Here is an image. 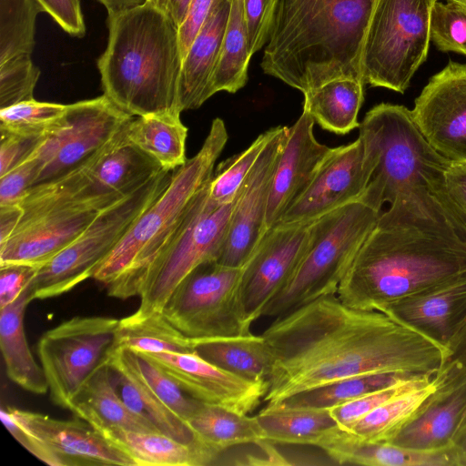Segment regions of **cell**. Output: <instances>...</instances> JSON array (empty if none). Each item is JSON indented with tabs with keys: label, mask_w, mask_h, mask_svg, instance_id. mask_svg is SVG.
Masks as SVG:
<instances>
[{
	"label": "cell",
	"mask_w": 466,
	"mask_h": 466,
	"mask_svg": "<svg viewBox=\"0 0 466 466\" xmlns=\"http://www.w3.org/2000/svg\"><path fill=\"white\" fill-rule=\"evenodd\" d=\"M40 70L30 54H22L0 63V109L34 99Z\"/></svg>",
	"instance_id": "f6af8a7d"
},
{
	"label": "cell",
	"mask_w": 466,
	"mask_h": 466,
	"mask_svg": "<svg viewBox=\"0 0 466 466\" xmlns=\"http://www.w3.org/2000/svg\"><path fill=\"white\" fill-rule=\"evenodd\" d=\"M38 268L20 263L0 265V308L11 304L22 294Z\"/></svg>",
	"instance_id": "f5cc1de1"
},
{
	"label": "cell",
	"mask_w": 466,
	"mask_h": 466,
	"mask_svg": "<svg viewBox=\"0 0 466 466\" xmlns=\"http://www.w3.org/2000/svg\"><path fill=\"white\" fill-rule=\"evenodd\" d=\"M32 300L27 287L14 302L0 308V347L10 380L27 391L45 394L47 380L29 349L24 328L25 310Z\"/></svg>",
	"instance_id": "83f0119b"
},
{
	"label": "cell",
	"mask_w": 466,
	"mask_h": 466,
	"mask_svg": "<svg viewBox=\"0 0 466 466\" xmlns=\"http://www.w3.org/2000/svg\"><path fill=\"white\" fill-rule=\"evenodd\" d=\"M195 352L208 362L243 379L268 380L271 358L262 335L196 339Z\"/></svg>",
	"instance_id": "d590c367"
},
{
	"label": "cell",
	"mask_w": 466,
	"mask_h": 466,
	"mask_svg": "<svg viewBox=\"0 0 466 466\" xmlns=\"http://www.w3.org/2000/svg\"><path fill=\"white\" fill-rule=\"evenodd\" d=\"M102 434L127 451L136 466H204L215 461L198 444H186L160 432L114 429Z\"/></svg>",
	"instance_id": "4dcf8cb0"
},
{
	"label": "cell",
	"mask_w": 466,
	"mask_h": 466,
	"mask_svg": "<svg viewBox=\"0 0 466 466\" xmlns=\"http://www.w3.org/2000/svg\"><path fill=\"white\" fill-rule=\"evenodd\" d=\"M435 391L431 379L391 398L342 430L350 440L356 442H390L425 408Z\"/></svg>",
	"instance_id": "d6a6232c"
},
{
	"label": "cell",
	"mask_w": 466,
	"mask_h": 466,
	"mask_svg": "<svg viewBox=\"0 0 466 466\" xmlns=\"http://www.w3.org/2000/svg\"><path fill=\"white\" fill-rule=\"evenodd\" d=\"M379 311L445 348L466 315V278L394 300Z\"/></svg>",
	"instance_id": "7402d4cb"
},
{
	"label": "cell",
	"mask_w": 466,
	"mask_h": 466,
	"mask_svg": "<svg viewBox=\"0 0 466 466\" xmlns=\"http://www.w3.org/2000/svg\"><path fill=\"white\" fill-rule=\"evenodd\" d=\"M339 464L367 466H457L451 449L423 451L390 442H356L339 428L322 449Z\"/></svg>",
	"instance_id": "f1b7e54d"
},
{
	"label": "cell",
	"mask_w": 466,
	"mask_h": 466,
	"mask_svg": "<svg viewBox=\"0 0 466 466\" xmlns=\"http://www.w3.org/2000/svg\"><path fill=\"white\" fill-rule=\"evenodd\" d=\"M108 365L116 392L134 413L160 433L186 444H198L187 422L147 387L118 349L112 351Z\"/></svg>",
	"instance_id": "484cf974"
},
{
	"label": "cell",
	"mask_w": 466,
	"mask_h": 466,
	"mask_svg": "<svg viewBox=\"0 0 466 466\" xmlns=\"http://www.w3.org/2000/svg\"><path fill=\"white\" fill-rule=\"evenodd\" d=\"M102 4L107 13L116 12L128 7L137 5L144 2V0H96Z\"/></svg>",
	"instance_id": "94428289"
},
{
	"label": "cell",
	"mask_w": 466,
	"mask_h": 466,
	"mask_svg": "<svg viewBox=\"0 0 466 466\" xmlns=\"http://www.w3.org/2000/svg\"><path fill=\"white\" fill-rule=\"evenodd\" d=\"M23 215L20 205L0 206V246L15 232Z\"/></svg>",
	"instance_id": "6f0895ef"
},
{
	"label": "cell",
	"mask_w": 466,
	"mask_h": 466,
	"mask_svg": "<svg viewBox=\"0 0 466 466\" xmlns=\"http://www.w3.org/2000/svg\"><path fill=\"white\" fill-rule=\"evenodd\" d=\"M0 177L31 157L48 136H31L0 129Z\"/></svg>",
	"instance_id": "f907efd6"
},
{
	"label": "cell",
	"mask_w": 466,
	"mask_h": 466,
	"mask_svg": "<svg viewBox=\"0 0 466 466\" xmlns=\"http://www.w3.org/2000/svg\"><path fill=\"white\" fill-rule=\"evenodd\" d=\"M43 12L69 35L83 37L86 25L80 0H36Z\"/></svg>",
	"instance_id": "816d5d0a"
},
{
	"label": "cell",
	"mask_w": 466,
	"mask_h": 466,
	"mask_svg": "<svg viewBox=\"0 0 466 466\" xmlns=\"http://www.w3.org/2000/svg\"><path fill=\"white\" fill-rule=\"evenodd\" d=\"M127 124L84 163L91 182L102 194L127 196L163 170L127 138Z\"/></svg>",
	"instance_id": "cb8c5ba5"
},
{
	"label": "cell",
	"mask_w": 466,
	"mask_h": 466,
	"mask_svg": "<svg viewBox=\"0 0 466 466\" xmlns=\"http://www.w3.org/2000/svg\"><path fill=\"white\" fill-rule=\"evenodd\" d=\"M231 0H216L182 63L179 103L197 109L212 96L211 77L222 46Z\"/></svg>",
	"instance_id": "603a6c76"
},
{
	"label": "cell",
	"mask_w": 466,
	"mask_h": 466,
	"mask_svg": "<svg viewBox=\"0 0 466 466\" xmlns=\"http://www.w3.org/2000/svg\"><path fill=\"white\" fill-rule=\"evenodd\" d=\"M147 387L187 421L203 404L186 393L152 359L142 352L117 348ZM115 350V349H114Z\"/></svg>",
	"instance_id": "60d3db41"
},
{
	"label": "cell",
	"mask_w": 466,
	"mask_h": 466,
	"mask_svg": "<svg viewBox=\"0 0 466 466\" xmlns=\"http://www.w3.org/2000/svg\"><path fill=\"white\" fill-rule=\"evenodd\" d=\"M273 132L274 127L269 128L260 134L248 147L219 163L209 181L210 199L225 204L236 198Z\"/></svg>",
	"instance_id": "7bdbcfd3"
},
{
	"label": "cell",
	"mask_w": 466,
	"mask_h": 466,
	"mask_svg": "<svg viewBox=\"0 0 466 466\" xmlns=\"http://www.w3.org/2000/svg\"><path fill=\"white\" fill-rule=\"evenodd\" d=\"M242 268L206 262L177 288L163 309L167 319L193 339L249 336L242 295Z\"/></svg>",
	"instance_id": "7c38bea8"
},
{
	"label": "cell",
	"mask_w": 466,
	"mask_h": 466,
	"mask_svg": "<svg viewBox=\"0 0 466 466\" xmlns=\"http://www.w3.org/2000/svg\"><path fill=\"white\" fill-rule=\"evenodd\" d=\"M228 136L224 121L213 119L199 151L173 171L162 193L131 225L96 270L110 297L138 295L140 282L180 229L198 193L211 179Z\"/></svg>",
	"instance_id": "5b68a950"
},
{
	"label": "cell",
	"mask_w": 466,
	"mask_h": 466,
	"mask_svg": "<svg viewBox=\"0 0 466 466\" xmlns=\"http://www.w3.org/2000/svg\"><path fill=\"white\" fill-rule=\"evenodd\" d=\"M311 222L268 229L242 267L241 295L250 325L262 317L266 306L294 273L307 248Z\"/></svg>",
	"instance_id": "2e32d148"
},
{
	"label": "cell",
	"mask_w": 466,
	"mask_h": 466,
	"mask_svg": "<svg viewBox=\"0 0 466 466\" xmlns=\"http://www.w3.org/2000/svg\"><path fill=\"white\" fill-rule=\"evenodd\" d=\"M444 186L449 202L466 225V162H451L444 173Z\"/></svg>",
	"instance_id": "db71d44e"
},
{
	"label": "cell",
	"mask_w": 466,
	"mask_h": 466,
	"mask_svg": "<svg viewBox=\"0 0 466 466\" xmlns=\"http://www.w3.org/2000/svg\"><path fill=\"white\" fill-rule=\"evenodd\" d=\"M435 1H439V0H435ZM446 1H451V2H456V3H460V4H464L465 0H446Z\"/></svg>",
	"instance_id": "6125c7cd"
},
{
	"label": "cell",
	"mask_w": 466,
	"mask_h": 466,
	"mask_svg": "<svg viewBox=\"0 0 466 466\" xmlns=\"http://www.w3.org/2000/svg\"><path fill=\"white\" fill-rule=\"evenodd\" d=\"M8 409L46 450L51 466H136L127 451L81 419L63 420L39 412Z\"/></svg>",
	"instance_id": "ffe728a7"
},
{
	"label": "cell",
	"mask_w": 466,
	"mask_h": 466,
	"mask_svg": "<svg viewBox=\"0 0 466 466\" xmlns=\"http://www.w3.org/2000/svg\"><path fill=\"white\" fill-rule=\"evenodd\" d=\"M118 322L111 317L76 316L41 336L37 354L56 405L67 410L85 380L109 360Z\"/></svg>",
	"instance_id": "4fadbf2b"
},
{
	"label": "cell",
	"mask_w": 466,
	"mask_h": 466,
	"mask_svg": "<svg viewBox=\"0 0 466 466\" xmlns=\"http://www.w3.org/2000/svg\"><path fill=\"white\" fill-rule=\"evenodd\" d=\"M107 27L96 61L104 95L131 116L181 114L178 27L147 1L107 13Z\"/></svg>",
	"instance_id": "277c9868"
},
{
	"label": "cell",
	"mask_w": 466,
	"mask_h": 466,
	"mask_svg": "<svg viewBox=\"0 0 466 466\" xmlns=\"http://www.w3.org/2000/svg\"><path fill=\"white\" fill-rule=\"evenodd\" d=\"M40 171L35 153L0 177V206L19 205L35 185Z\"/></svg>",
	"instance_id": "681fc988"
},
{
	"label": "cell",
	"mask_w": 466,
	"mask_h": 466,
	"mask_svg": "<svg viewBox=\"0 0 466 466\" xmlns=\"http://www.w3.org/2000/svg\"><path fill=\"white\" fill-rule=\"evenodd\" d=\"M359 130L364 159L372 172L367 189L382 204L426 190L461 221L445 191L444 173L451 162L429 144L411 110L380 103L366 113Z\"/></svg>",
	"instance_id": "8992f818"
},
{
	"label": "cell",
	"mask_w": 466,
	"mask_h": 466,
	"mask_svg": "<svg viewBox=\"0 0 466 466\" xmlns=\"http://www.w3.org/2000/svg\"><path fill=\"white\" fill-rule=\"evenodd\" d=\"M133 117L104 94L68 104L64 124L35 152L40 171L35 186L86 162Z\"/></svg>",
	"instance_id": "5bb4252c"
},
{
	"label": "cell",
	"mask_w": 466,
	"mask_h": 466,
	"mask_svg": "<svg viewBox=\"0 0 466 466\" xmlns=\"http://www.w3.org/2000/svg\"><path fill=\"white\" fill-rule=\"evenodd\" d=\"M216 0H192L187 15L178 28L183 59Z\"/></svg>",
	"instance_id": "11a10c76"
},
{
	"label": "cell",
	"mask_w": 466,
	"mask_h": 466,
	"mask_svg": "<svg viewBox=\"0 0 466 466\" xmlns=\"http://www.w3.org/2000/svg\"><path fill=\"white\" fill-rule=\"evenodd\" d=\"M162 11L179 28L183 24L192 0H144Z\"/></svg>",
	"instance_id": "680465c9"
},
{
	"label": "cell",
	"mask_w": 466,
	"mask_h": 466,
	"mask_svg": "<svg viewBox=\"0 0 466 466\" xmlns=\"http://www.w3.org/2000/svg\"><path fill=\"white\" fill-rule=\"evenodd\" d=\"M41 12L36 0H0V63L32 54L36 18Z\"/></svg>",
	"instance_id": "ab89813d"
},
{
	"label": "cell",
	"mask_w": 466,
	"mask_h": 466,
	"mask_svg": "<svg viewBox=\"0 0 466 466\" xmlns=\"http://www.w3.org/2000/svg\"><path fill=\"white\" fill-rule=\"evenodd\" d=\"M466 278V226L426 190L395 199L357 252L337 297L377 310Z\"/></svg>",
	"instance_id": "7a4b0ae2"
},
{
	"label": "cell",
	"mask_w": 466,
	"mask_h": 466,
	"mask_svg": "<svg viewBox=\"0 0 466 466\" xmlns=\"http://www.w3.org/2000/svg\"><path fill=\"white\" fill-rule=\"evenodd\" d=\"M431 380L436 391L429 399H441L466 383V315L445 346V356Z\"/></svg>",
	"instance_id": "bcb514c9"
},
{
	"label": "cell",
	"mask_w": 466,
	"mask_h": 466,
	"mask_svg": "<svg viewBox=\"0 0 466 466\" xmlns=\"http://www.w3.org/2000/svg\"><path fill=\"white\" fill-rule=\"evenodd\" d=\"M315 121L305 111L289 127L273 174L267 208L268 229L276 226L289 207L310 183L331 147L315 137Z\"/></svg>",
	"instance_id": "44dd1931"
},
{
	"label": "cell",
	"mask_w": 466,
	"mask_h": 466,
	"mask_svg": "<svg viewBox=\"0 0 466 466\" xmlns=\"http://www.w3.org/2000/svg\"><path fill=\"white\" fill-rule=\"evenodd\" d=\"M435 0H377L362 53L363 81L403 94L426 60Z\"/></svg>",
	"instance_id": "30bf717a"
},
{
	"label": "cell",
	"mask_w": 466,
	"mask_h": 466,
	"mask_svg": "<svg viewBox=\"0 0 466 466\" xmlns=\"http://www.w3.org/2000/svg\"><path fill=\"white\" fill-rule=\"evenodd\" d=\"M123 197L97 194L82 166L33 187L19 204L23 215L17 228L0 246V265L42 266Z\"/></svg>",
	"instance_id": "52a82bcc"
},
{
	"label": "cell",
	"mask_w": 466,
	"mask_h": 466,
	"mask_svg": "<svg viewBox=\"0 0 466 466\" xmlns=\"http://www.w3.org/2000/svg\"><path fill=\"white\" fill-rule=\"evenodd\" d=\"M271 366L265 407L339 380L380 372L433 376L445 348L385 313L319 298L280 316L261 334Z\"/></svg>",
	"instance_id": "6da1fadb"
},
{
	"label": "cell",
	"mask_w": 466,
	"mask_h": 466,
	"mask_svg": "<svg viewBox=\"0 0 466 466\" xmlns=\"http://www.w3.org/2000/svg\"><path fill=\"white\" fill-rule=\"evenodd\" d=\"M67 410L100 432L114 429L159 432L121 400L112 381L108 361L85 380L70 400Z\"/></svg>",
	"instance_id": "d4e9b609"
},
{
	"label": "cell",
	"mask_w": 466,
	"mask_h": 466,
	"mask_svg": "<svg viewBox=\"0 0 466 466\" xmlns=\"http://www.w3.org/2000/svg\"><path fill=\"white\" fill-rule=\"evenodd\" d=\"M279 0H244L248 46L251 56L269 39Z\"/></svg>",
	"instance_id": "c3c4849f"
},
{
	"label": "cell",
	"mask_w": 466,
	"mask_h": 466,
	"mask_svg": "<svg viewBox=\"0 0 466 466\" xmlns=\"http://www.w3.org/2000/svg\"><path fill=\"white\" fill-rule=\"evenodd\" d=\"M186 422L197 443L215 460L228 448L267 441L256 415L238 414L218 406L203 403Z\"/></svg>",
	"instance_id": "1f68e13d"
},
{
	"label": "cell",
	"mask_w": 466,
	"mask_h": 466,
	"mask_svg": "<svg viewBox=\"0 0 466 466\" xmlns=\"http://www.w3.org/2000/svg\"><path fill=\"white\" fill-rule=\"evenodd\" d=\"M465 411L466 383L441 399L428 400L390 442L423 451L450 449Z\"/></svg>",
	"instance_id": "4316f807"
},
{
	"label": "cell",
	"mask_w": 466,
	"mask_h": 466,
	"mask_svg": "<svg viewBox=\"0 0 466 466\" xmlns=\"http://www.w3.org/2000/svg\"><path fill=\"white\" fill-rule=\"evenodd\" d=\"M127 138L163 170L174 171L186 157L187 127L180 114L157 113L132 118L127 127Z\"/></svg>",
	"instance_id": "836d02e7"
},
{
	"label": "cell",
	"mask_w": 466,
	"mask_h": 466,
	"mask_svg": "<svg viewBox=\"0 0 466 466\" xmlns=\"http://www.w3.org/2000/svg\"><path fill=\"white\" fill-rule=\"evenodd\" d=\"M431 39L440 51L466 56V6L436 1L431 16Z\"/></svg>",
	"instance_id": "ee69618b"
},
{
	"label": "cell",
	"mask_w": 466,
	"mask_h": 466,
	"mask_svg": "<svg viewBox=\"0 0 466 466\" xmlns=\"http://www.w3.org/2000/svg\"><path fill=\"white\" fill-rule=\"evenodd\" d=\"M376 2L279 0L263 72L303 94L335 78L363 81L361 53Z\"/></svg>",
	"instance_id": "3957f363"
},
{
	"label": "cell",
	"mask_w": 466,
	"mask_h": 466,
	"mask_svg": "<svg viewBox=\"0 0 466 466\" xmlns=\"http://www.w3.org/2000/svg\"><path fill=\"white\" fill-rule=\"evenodd\" d=\"M432 376L419 375L387 388L360 396L353 400L329 409V411L340 429H345L362 418L375 408L391 398L410 390L430 380Z\"/></svg>",
	"instance_id": "7dc6e473"
},
{
	"label": "cell",
	"mask_w": 466,
	"mask_h": 466,
	"mask_svg": "<svg viewBox=\"0 0 466 466\" xmlns=\"http://www.w3.org/2000/svg\"><path fill=\"white\" fill-rule=\"evenodd\" d=\"M0 418L12 436L38 460L51 465V460L39 441L30 434L13 416L8 408H1Z\"/></svg>",
	"instance_id": "9f6ffc18"
},
{
	"label": "cell",
	"mask_w": 466,
	"mask_h": 466,
	"mask_svg": "<svg viewBox=\"0 0 466 466\" xmlns=\"http://www.w3.org/2000/svg\"><path fill=\"white\" fill-rule=\"evenodd\" d=\"M266 441L311 445L321 449L339 428L329 409H281L264 407L256 415Z\"/></svg>",
	"instance_id": "e575fe53"
},
{
	"label": "cell",
	"mask_w": 466,
	"mask_h": 466,
	"mask_svg": "<svg viewBox=\"0 0 466 466\" xmlns=\"http://www.w3.org/2000/svg\"><path fill=\"white\" fill-rule=\"evenodd\" d=\"M463 5L466 6V0H465V2H464V4H463Z\"/></svg>",
	"instance_id": "be15d7a7"
},
{
	"label": "cell",
	"mask_w": 466,
	"mask_h": 466,
	"mask_svg": "<svg viewBox=\"0 0 466 466\" xmlns=\"http://www.w3.org/2000/svg\"><path fill=\"white\" fill-rule=\"evenodd\" d=\"M429 144L450 162H466V64L450 60L431 77L411 109Z\"/></svg>",
	"instance_id": "9a60e30c"
},
{
	"label": "cell",
	"mask_w": 466,
	"mask_h": 466,
	"mask_svg": "<svg viewBox=\"0 0 466 466\" xmlns=\"http://www.w3.org/2000/svg\"><path fill=\"white\" fill-rule=\"evenodd\" d=\"M67 105L35 98L0 109V129L31 136H48L65 122Z\"/></svg>",
	"instance_id": "b9f144b4"
},
{
	"label": "cell",
	"mask_w": 466,
	"mask_h": 466,
	"mask_svg": "<svg viewBox=\"0 0 466 466\" xmlns=\"http://www.w3.org/2000/svg\"><path fill=\"white\" fill-rule=\"evenodd\" d=\"M287 132L288 127H274L272 137L242 184L217 262L242 268L267 232L270 185Z\"/></svg>",
	"instance_id": "e0dca14e"
},
{
	"label": "cell",
	"mask_w": 466,
	"mask_h": 466,
	"mask_svg": "<svg viewBox=\"0 0 466 466\" xmlns=\"http://www.w3.org/2000/svg\"><path fill=\"white\" fill-rule=\"evenodd\" d=\"M419 375L422 374L380 372L350 377L298 393L271 407L281 409H330Z\"/></svg>",
	"instance_id": "f35d334b"
},
{
	"label": "cell",
	"mask_w": 466,
	"mask_h": 466,
	"mask_svg": "<svg viewBox=\"0 0 466 466\" xmlns=\"http://www.w3.org/2000/svg\"><path fill=\"white\" fill-rule=\"evenodd\" d=\"M361 80L339 77L312 88L304 95L303 110L321 128L345 135L359 127L358 115L364 100Z\"/></svg>",
	"instance_id": "f546056e"
},
{
	"label": "cell",
	"mask_w": 466,
	"mask_h": 466,
	"mask_svg": "<svg viewBox=\"0 0 466 466\" xmlns=\"http://www.w3.org/2000/svg\"><path fill=\"white\" fill-rule=\"evenodd\" d=\"M251 57L244 0H231L221 49L211 77V95L220 91L234 94L243 88L248 82Z\"/></svg>",
	"instance_id": "74e56055"
},
{
	"label": "cell",
	"mask_w": 466,
	"mask_h": 466,
	"mask_svg": "<svg viewBox=\"0 0 466 466\" xmlns=\"http://www.w3.org/2000/svg\"><path fill=\"white\" fill-rule=\"evenodd\" d=\"M450 449L457 466H466V411L452 437Z\"/></svg>",
	"instance_id": "91938a15"
},
{
	"label": "cell",
	"mask_w": 466,
	"mask_h": 466,
	"mask_svg": "<svg viewBox=\"0 0 466 466\" xmlns=\"http://www.w3.org/2000/svg\"><path fill=\"white\" fill-rule=\"evenodd\" d=\"M382 205L365 190L359 199L313 220L298 267L262 316L276 318L319 298L336 295L357 252L377 224Z\"/></svg>",
	"instance_id": "ba28073f"
},
{
	"label": "cell",
	"mask_w": 466,
	"mask_h": 466,
	"mask_svg": "<svg viewBox=\"0 0 466 466\" xmlns=\"http://www.w3.org/2000/svg\"><path fill=\"white\" fill-rule=\"evenodd\" d=\"M196 339L175 328L163 312L147 314L135 311L119 319L115 349L136 352H195Z\"/></svg>",
	"instance_id": "8d00e7d4"
},
{
	"label": "cell",
	"mask_w": 466,
	"mask_h": 466,
	"mask_svg": "<svg viewBox=\"0 0 466 466\" xmlns=\"http://www.w3.org/2000/svg\"><path fill=\"white\" fill-rule=\"evenodd\" d=\"M209 181L198 193L180 229L144 275L137 295L139 313L162 312L195 268L218 261L236 198L216 203L208 196Z\"/></svg>",
	"instance_id": "8fae6325"
},
{
	"label": "cell",
	"mask_w": 466,
	"mask_h": 466,
	"mask_svg": "<svg viewBox=\"0 0 466 466\" xmlns=\"http://www.w3.org/2000/svg\"><path fill=\"white\" fill-rule=\"evenodd\" d=\"M371 176L359 137L348 145L331 148L310 183L289 207L277 225L311 222L359 199Z\"/></svg>",
	"instance_id": "ac0fdd59"
},
{
	"label": "cell",
	"mask_w": 466,
	"mask_h": 466,
	"mask_svg": "<svg viewBox=\"0 0 466 466\" xmlns=\"http://www.w3.org/2000/svg\"><path fill=\"white\" fill-rule=\"evenodd\" d=\"M142 353L157 362L192 398L238 414L252 412L268 389V380L243 379L196 352Z\"/></svg>",
	"instance_id": "d6986e66"
},
{
	"label": "cell",
	"mask_w": 466,
	"mask_h": 466,
	"mask_svg": "<svg viewBox=\"0 0 466 466\" xmlns=\"http://www.w3.org/2000/svg\"><path fill=\"white\" fill-rule=\"evenodd\" d=\"M172 174L162 170L102 209L74 241L38 268L28 286L33 299L60 296L93 278L131 225L167 187Z\"/></svg>",
	"instance_id": "9c48e42d"
}]
</instances>
